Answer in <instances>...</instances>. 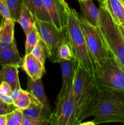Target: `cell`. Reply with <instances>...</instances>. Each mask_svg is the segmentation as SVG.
<instances>
[{"instance_id": "6da1fadb", "label": "cell", "mask_w": 124, "mask_h": 125, "mask_svg": "<svg viewBox=\"0 0 124 125\" xmlns=\"http://www.w3.org/2000/svg\"><path fill=\"white\" fill-rule=\"evenodd\" d=\"M99 87L96 77L78 64L73 84L75 112L79 125L85 119L93 116Z\"/></svg>"}, {"instance_id": "7a4b0ae2", "label": "cell", "mask_w": 124, "mask_h": 125, "mask_svg": "<svg viewBox=\"0 0 124 125\" xmlns=\"http://www.w3.org/2000/svg\"><path fill=\"white\" fill-rule=\"evenodd\" d=\"M94 108L95 125L107 123H124V91L100 88Z\"/></svg>"}, {"instance_id": "3957f363", "label": "cell", "mask_w": 124, "mask_h": 125, "mask_svg": "<svg viewBox=\"0 0 124 125\" xmlns=\"http://www.w3.org/2000/svg\"><path fill=\"white\" fill-rule=\"evenodd\" d=\"M66 28L74 57L79 65L95 76V66L81 30L79 15L75 10L71 8L68 13Z\"/></svg>"}, {"instance_id": "277c9868", "label": "cell", "mask_w": 124, "mask_h": 125, "mask_svg": "<svg viewBox=\"0 0 124 125\" xmlns=\"http://www.w3.org/2000/svg\"><path fill=\"white\" fill-rule=\"evenodd\" d=\"M99 13L98 28L111 55L124 71V39L120 27L102 4H100Z\"/></svg>"}, {"instance_id": "5b68a950", "label": "cell", "mask_w": 124, "mask_h": 125, "mask_svg": "<svg viewBox=\"0 0 124 125\" xmlns=\"http://www.w3.org/2000/svg\"><path fill=\"white\" fill-rule=\"evenodd\" d=\"M79 18L81 30L95 68H98L101 67L111 55L98 27L92 25L80 16Z\"/></svg>"}, {"instance_id": "8992f818", "label": "cell", "mask_w": 124, "mask_h": 125, "mask_svg": "<svg viewBox=\"0 0 124 125\" xmlns=\"http://www.w3.org/2000/svg\"><path fill=\"white\" fill-rule=\"evenodd\" d=\"M35 24L41 39L46 46V53L52 63H59L58 49L63 43L69 40L67 28L59 31L52 23L34 17Z\"/></svg>"}, {"instance_id": "52a82bcc", "label": "cell", "mask_w": 124, "mask_h": 125, "mask_svg": "<svg viewBox=\"0 0 124 125\" xmlns=\"http://www.w3.org/2000/svg\"><path fill=\"white\" fill-rule=\"evenodd\" d=\"M49 125H79L75 116L73 84L68 87L63 95L57 96L55 107L51 114Z\"/></svg>"}, {"instance_id": "ba28073f", "label": "cell", "mask_w": 124, "mask_h": 125, "mask_svg": "<svg viewBox=\"0 0 124 125\" xmlns=\"http://www.w3.org/2000/svg\"><path fill=\"white\" fill-rule=\"evenodd\" d=\"M95 77L99 89L109 88L124 91V71L112 56L101 67L95 68Z\"/></svg>"}, {"instance_id": "9c48e42d", "label": "cell", "mask_w": 124, "mask_h": 125, "mask_svg": "<svg viewBox=\"0 0 124 125\" xmlns=\"http://www.w3.org/2000/svg\"><path fill=\"white\" fill-rule=\"evenodd\" d=\"M53 25L59 31L66 28L70 7L64 0H42Z\"/></svg>"}, {"instance_id": "30bf717a", "label": "cell", "mask_w": 124, "mask_h": 125, "mask_svg": "<svg viewBox=\"0 0 124 125\" xmlns=\"http://www.w3.org/2000/svg\"><path fill=\"white\" fill-rule=\"evenodd\" d=\"M19 68H21L26 73L27 76L33 80L41 79L46 73L44 64L31 52L26 54L22 59Z\"/></svg>"}, {"instance_id": "8fae6325", "label": "cell", "mask_w": 124, "mask_h": 125, "mask_svg": "<svg viewBox=\"0 0 124 125\" xmlns=\"http://www.w3.org/2000/svg\"><path fill=\"white\" fill-rule=\"evenodd\" d=\"M32 103L28 108L23 110L24 115L30 118H38L49 125L52 114L51 107H49L39 101L35 96L30 94Z\"/></svg>"}, {"instance_id": "7c38bea8", "label": "cell", "mask_w": 124, "mask_h": 125, "mask_svg": "<svg viewBox=\"0 0 124 125\" xmlns=\"http://www.w3.org/2000/svg\"><path fill=\"white\" fill-rule=\"evenodd\" d=\"M60 64L62 73V85L58 96L63 95L69 86L74 83L78 62L74 57L69 60H62Z\"/></svg>"}, {"instance_id": "4fadbf2b", "label": "cell", "mask_w": 124, "mask_h": 125, "mask_svg": "<svg viewBox=\"0 0 124 125\" xmlns=\"http://www.w3.org/2000/svg\"><path fill=\"white\" fill-rule=\"evenodd\" d=\"M79 1L81 9V17L92 25L98 27L99 9L96 7L92 0Z\"/></svg>"}, {"instance_id": "5bb4252c", "label": "cell", "mask_w": 124, "mask_h": 125, "mask_svg": "<svg viewBox=\"0 0 124 125\" xmlns=\"http://www.w3.org/2000/svg\"><path fill=\"white\" fill-rule=\"evenodd\" d=\"M15 21L11 18L5 20L0 26V51L9 47L14 38V26Z\"/></svg>"}, {"instance_id": "9a60e30c", "label": "cell", "mask_w": 124, "mask_h": 125, "mask_svg": "<svg viewBox=\"0 0 124 125\" xmlns=\"http://www.w3.org/2000/svg\"><path fill=\"white\" fill-rule=\"evenodd\" d=\"M18 66L4 65L1 66L0 70V82L6 81L12 87V90L21 88L18 76Z\"/></svg>"}, {"instance_id": "2e32d148", "label": "cell", "mask_w": 124, "mask_h": 125, "mask_svg": "<svg viewBox=\"0 0 124 125\" xmlns=\"http://www.w3.org/2000/svg\"><path fill=\"white\" fill-rule=\"evenodd\" d=\"M22 57L17 49L15 40L12 45L6 50L0 51V66L4 65H14L20 67Z\"/></svg>"}, {"instance_id": "e0dca14e", "label": "cell", "mask_w": 124, "mask_h": 125, "mask_svg": "<svg viewBox=\"0 0 124 125\" xmlns=\"http://www.w3.org/2000/svg\"><path fill=\"white\" fill-rule=\"evenodd\" d=\"M102 4L117 25L124 24V3L122 0H105Z\"/></svg>"}, {"instance_id": "ac0fdd59", "label": "cell", "mask_w": 124, "mask_h": 125, "mask_svg": "<svg viewBox=\"0 0 124 125\" xmlns=\"http://www.w3.org/2000/svg\"><path fill=\"white\" fill-rule=\"evenodd\" d=\"M23 3L30 10L34 17L49 23H52V21L46 10L42 0H23ZM53 24V23H52Z\"/></svg>"}, {"instance_id": "d6986e66", "label": "cell", "mask_w": 124, "mask_h": 125, "mask_svg": "<svg viewBox=\"0 0 124 125\" xmlns=\"http://www.w3.org/2000/svg\"><path fill=\"white\" fill-rule=\"evenodd\" d=\"M26 91L35 96L41 103L49 107H51L50 106L49 101L45 94L41 79L33 80L27 76V86Z\"/></svg>"}, {"instance_id": "ffe728a7", "label": "cell", "mask_w": 124, "mask_h": 125, "mask_svg": "<svg viewBox=\"0 0 124 125\" xmlns=\"http://www.w3.org/2000/svg\"><path fill=\"white\" fill-rule=\"evenodd\" d=\"M17 22L22 27L26 35L29 34L35 26L34 16L24 3L22 5L21 10Z\"/></svg>"}, {"instance_id": "44dd1931", "label": "cell", "mask_w": 124, "mask_h": 125, "mask_svg": "<svg viewBox=\"0 0 124 125\" xmlns=\"http://www.w3.org/2000/svg\"><path fill=\"white\" fill-rule=\"evenodd\" d=\"M40 39H41V37L35 24V26L34 27L32 30L26 35V40L25 43L26 54L30 53L32 52L34 48Z\"/></svg>"}, {"instance_id": "7402d4cb", "label": "cell", "mask_w": 124, "mask_h": 125, "mask_svg": "<svg viewBox=\"0 0 124 125\" xmlns=\"http://www.w3.org/2000/svg\"><path fill=\"white\" fill-rule=\"evenodd\" d=\"M32 100L30 95L26 90H21L20 95L16 100H13V105L16 108L24 110L31 104Z\"/></svg>"}, {"instance_id": "603a6c76", "label": "cell", "mask_w": 124, "mask_h": 125, "mask_svg": "<svg viewBox=\"0 0 124 125\" xmlns=\"http://www.w3.org/2000/svg\"><path fill=\"white\" fill-rule=\"evenodd\" d=\"M6 117L7 125H22L24 115L23 110L15 108L12 112L6 114Z\"/></svg>"}, {"instance_id": "cb8c5ba5", "label": "cell", "mask_w": 124, "mask_h": 125, "mask_svg": "<svg viewBox=\"0 0 124 125\" xmlns=\"http://www.w3.org/2000/svg\"><path fill=\"white\" fill-rule=\"evenodd\" d=\"M7 2L10 12L11 19L13 20L14 21L17 22L21 10L23 1V0H7Z\"/></svg>"}, {"instance_id": "d4e9b609", "label": "cell", "mask_w": 124, "mask_h": 125, "mask_svg": "<svg viewBox=\"0 0 124 125\" xmlns=\"http://www.w3.org/2000/svg\"><path fill=\"white\" fill-rule=\"evenodd\" d=\"M74 57L72 49L70 40L64 42L61 45L58 49V59L60 61L62 60H69Z\"/></svg>"}, {"instance_id": "484cf974", "label": "cell", "mask_w": 124, "mask_h": 125, "mask_svg": "<svg viewBox=\"0 0 124 125\" xmlns=\"http://www.w3.org/2000/svg\"><path fill=\"white\" fill-rule=\"evenodd\" d=\"M31 53L35 56L38 59L40 60L44 64L46 61L47 53H46V46L41 39H40L35 47L32 51Z\"/></svg>"}, {"instance_id": "4316f807", "label": "cell", "mask_w": 124, "mask_h": 125, "mask_svg": "<svg viewBox=\"0 0 124 125\" xmlns=\"http://www.w3.org/2000/svg\"><path fill=\"white\" fill-rule=\"evenodd\" d=\"M0 15L4 20L11 18L10 12L7 5V0H0Z\"/></svg>"}, {"instance_id": "83f0119b", "label": "cell", "mask_w": 124, "mask_h": 125, "mask_svg": "<svg viewBox=\"0 0 124 125\" xmlns=\"http://www.w3.org/2000/svg\"><path fill=\"white\" fill-rule=\"evenodd\" d=\"M16 107L13 104H9L2 100L0 98V115H6L12 112Z\"/></svg>"}, {"instance_id": "f1b7e54d", "label": "cell", "mask_w": 124, "mask_h": 125, "mask_svg": "<svg viewBox=\"0 0 124 125\" xmlns=\"http://www.w3.org/2000/svg\"><path fill=\"white\" fill-rule=\"evenodd\" d=\"M47 125L46 122L38 118H30L24 116L22 125Z\"/></svg>"}, {"instance_id": "f546056e", "label": "cell", "mask_w": 124, "mask_h": 125, "mask_svg": "<svg viewBox=\"0 0 124 125\" xmlns=\"http://www.w3.org/2000/svg\"><path fill=\"white\" fill-rule=\"evenodd\" d=\"M12 92V87L6 81L0 82V94L10 95Z\"/></svg>"}, {"instance_id": "4dcf8cb0", "label": "cell", "mask_w": 124, "mask_h": 125, "mask_svg": "<svg viewBox=\"0 0 124 125\" xmlns=\"http://www.w3.org/2000/svg\"><path fill=\"white\" fill-rule=\"evenodd\" d=\"M0 98H1V100H3L6 103L9 104H13V100L10 95L0 94Z\"/></svg>"}, {"instance_id": "1f68e13d", "label": "cell", "mask_w": 124, "mask_h": 125, "mask_svg": "<svg viewBox=\"0 0 124 125\" xmlns=\"http://www.w3.org/2000/svg\"><path fill=\"white\" fill-rule=\"evenodd\" d=\"M21 88H18V89H15L12 90V93H11L10 94V96L11 97H12V98L13 99V100H16V99L19 96L21 92Z\"/></svg>"}, {"instance_id": "d6a6232c", "label": "cell", "mask_w": 124, "mask_h": 125, "mask_svg": "<svg viewBox=\"0 0 124 125\" xmlns=\"http://www.w3.org/2000/svg\"><path fill=\"white\" fill-rule=\"evenodd\" d=\"M0 125H7L6 115H0Z\"/></svg>"}, {"instance_id": "836d02e7", "label": "cell", "mask_w": 124, "mask_h": 125, "mask_svg": "<svg viewBox=\"0 0 124 125\" xmlns=\"http://www.w3.org/2000/svg\"><path fill=\"white\" fill-rule=\"evenodd\" d=\"M79 125H95L94 123L93 122V121H88V122H81L80 123Z\"/></svg>"}, {"instance_id": "e575fe53", "label": "cell", "mask_w": 124, "mask_h": 125, "mask_svg": "<svg viewBox=\"0 0 124 125\" xmlns=\"http://www.w3.org/2000/svg\"><path fill=\"white\" fill-rule=\"evenodd\" d=\"M119 27H120V31H121L122 34L123 38H124V27L122 25H120L119 26Z\"/></svg>"}, {"instance_id": "d590c367", "label": "cell", "mask_w": 124, "mask_h": 125, "mask_svg": "<svg viewBox=\"0 0 124 125\" xmlns=\"http://www.w3.org/2000/svg\"><path fill=\"white\" fill-rule=\"evenodd\" d=\"M97 1H98V2L100 3V4H103V2H104V1H105V0H97Z\"/></svg>"}, {"instance_id": "8d00e7d4", "label": "cell", "mask_w": 124, "mask_h": 125, "mask_svg": "<svg viewBox=\"0 0 124 125\" xmlns=\"http://www.w3.org/2000/svg\"><path fill=\"white\" fill-rule=\"evenodd\" d=\"M122 2L124 3V0H122Z\"/></svg>"}, {"instance_id": "74e56055", "label": "cell", "mask_w": 124, "mask_h": 125, "mask_svg": "<svg viewBox=\"0 0 124 125\" xmlns=\"http://www.w3.org/2000/svg\"><path fill=\"white\" fill-rule=\"evenodd\" d=\"M122 26H124V24H122Z\"/></svg>"}, {"instance_id": "f35d334b", "label": "cell", "mask_w": 124, "mask_h": 125, "mask_svg": "<svg viewBox=\"0 0 124 125\" xmlns=\"http://www.w3.org/2000/svg\"><path fill=\"white\" fill-rule=\"evenodd\" d=\"M78 1H82V0H78Z\"/></svg>"}, {"instance_id": "ab89813d", "label": "cell", "mask_w": 124, "mask_h": 125, "mask_svg": "<svg viewBox=\"0 0 124 125\" xmlns=\"http://www.w3.org/2000/svg\"><path fill=\"white\" fill-rule=\"evenodd\" d=\"M0 17H1V15H0Z\"/></svg>"}]
</instances>
